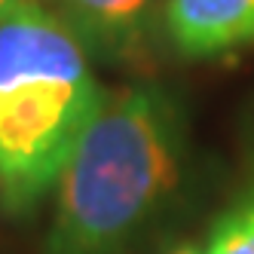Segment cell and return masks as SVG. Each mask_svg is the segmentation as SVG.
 <instances>
[{
  "label": "cell",
  "instance_id": "cell-3",
  "mask_svg": "<svg viewBox=\"0 0 254 254\" xmlns=\"http://www.w3.org/2000/svg\"><path fill=\"white\" fill-rule=\"evenodd\" d=\"M162 31L181 59L233 56L254 46V0H166Z\"/></svg>",
  "mask_w": 254,
  "mask_h": 254
},
{
  "label": "cell",
  "instance_id": "cell-1",
  "mask_svg": "<svg viewBox=\"0 0 254 254\" xmlns=\"http://www.w3.org/2000/svg\"><path fill=\"white\" fill-rule=\"evenodd\" d=\"M184 166L187 126L169 89L104 92L59 175L43 254H132L175 202Z\"/></svg>",
  "mask_w": 254,
  "mask_h": 254
},
{
  "label": "cell",
  "instance_id": "cell-7",
  "mask_svg": "<svg viewBox=\"0 0 254 254\" xmlns=\"http://www.w3.org/2000/svg\"><path fill=\"white\" fill-rule=\"evenodd\" d=\"M172 254H205V251H196L193 245H181L178 251H172Z\"/></svg>",
  "mask_w": 254,
  "mask_h": 254
},
{
  "label": "cell",
  "instance_id": "cell-4",
  "mask_svg": "<svg viewBox=\"0 0 254 254\" xmlns=\"http://www.w3.org/2000/svg\"><path fill=\"white\" fill-rule=\"evenodd\" d=\"M92 59L129 62L153 28V0H46Z\"/></svg>",
  "mask_w": 254,
  "mask_h": 254
},
{
  "label": "cell",
  "instance_id": "cell-6",
  "mask_svg": "<svg viewBox=\"0 0 254 254\" xmlns=\"http://www.w3.org/2000/svg\"><path fill=\"white\" fill-rule=\"evenodd\" d=\"M15 6H19V0H0V19H3L9 9H15Z\"/></svg>",
  "mask_w": 254,
  "mask_h": 254
},
{
  "label": "cell",
  "instance_id": "cell-2",
  "mask_svg": "<svg viewBox=\"0 0 254 254\" xmlns=\"http://www.w3.org/2000/svg\"><path fill=\"white\" fill-rule=\"evenodd\" d=\"M104 101L92 56L43 0L0 19V205L28 211L59 184Z\"/></svg>",
  "mask_w": 254,
  "mask_h": 254
},
{
  "label": "cell",
  "instance_id": "cell-5",
  "mask_svg": "<svg viewBox=\"0 0 254 254\" xmlns=\"http://www.w3.org/2000/svg\"><path fill=\"white\" fill-rule=\"evenodd\" d=\"M205 254H254V159L242 187L211 224Z\"/></svg>",
  "mask_w": 254,
  "mask_h": 254
}]
</instances>
